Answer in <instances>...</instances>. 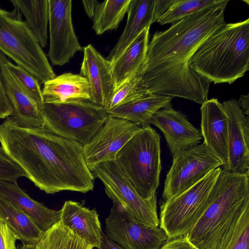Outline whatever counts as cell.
Here are the masks:
<instances>
[{
  "instance_id": "2",
  "label": "cell",
  "mask_w": 249,
  "mask_h": 249,
  "mask_svg": "<svg viewBox=\"0 0 249 249\" xmlns=\"http://www.w3.org/2000/svg\"><path fill=\"white\" fill-rule=\"evenodd\" d=\"M0 147L40 190L87 193L94 177L84 158L83 145L43 127H27L11 117L0 124Z\"/></svg>"
},
{
  "instance_id": "9",
  "label": "cell",
  "mask_w": 249,
  "mask_h": 249,
  "mask_svg": "<svg viewBox=\"0 0 249 249\" xmlns=\"http://www.w3.org/2000/svg\"><path fill=\"white\" fill-rule=\"evenodd\" d=\"M91 172L103 182L108 196L121 204L135 221L148 226H159L157 196L150 199L142 198L116 160L100 163Z\"/></svg>"
},
{
  "instance_id": "15",
  "label": "cell",
  "mask_w": 249,
  "mask_h": 249,
  "mask_svg": "<svg viewBox=\"0 0 249 249\" xmlns=\"http://www.w3.org/2000/svg\"><path fill=\"white\" fill-rule=\"evenodd\" d=\"M7 59L6 55L0 51L2 81L6 95L13 107L11 118L22 126L43 127V107L28 93L9 70Z\"/></svg>"
},
{
  "instance_id": "25",
  "label": "cell",
  "mask_w": 249,
  "mask_h": 249,
  "mask_svg": "<svg viewBox=\"0 0 249 249\" xmlns=\"http://www.w3.org/2000/svg\"><path fill=\"white\" fill-rule=\"evenodd\" d=\"M249 202L225 222L210 249H249Z\"/></svg>"
},
{
  "instance_id": "19",
  "label": "cell",
  "mask_w": 249,
  "mask_h": 249,
  "mask_svg": "<svg viewBox=\"0 0 249 249\" xmlns=\"http://www.w3.org/2000/svg\"><path fill=\"white\" fill-rule=\"evenodd\" d=\"M61 211L60 221L64 226L93 248L99 249L103 231L95 209L90 210L77 202L68 200Z\"/></svg>"
},
{
  "instance_id": "36",
  "label": "cell",
  "mask_w": 249,
  "mask_h": 249,
  "mask_svg": "<svg viewBox=\"0 0 249 249\" xmlns=\"http://www.w3.org/2000/svg\"><path fill=\"white\" fill-rule=\"evenodd\" d=\"M13 112V107L4 89L0 70V119L11 116Z\"/></svg>"
},
{
  "instance_id": "21",
  "label": "cell",
  "mask_w": 249,
  "mask_h": 249,
  "mask_svg": "<svg viewBox=\"0 0 249 249\" xmlns=\"http://www.w3.org/2000/svg\"><path fill=\"white\" fill-rule=\"evenodd\" d=\"M0 196L30 216L43 232L60 220L61 211L50 209L30 197L17 182L0 181Z\"/></svg>"
},
{
  "instance_id": "23",
  "label": "cell",
  "mask_w": 249,
  "mask_h": 249,
  "mask_svg": "<svg viewBox=\"0 0 249 249\" xmlns=\"http://www.w3.org/2000/svg\"><path fill=\"white\" fill-rule=\"evenodd\" d=\"M43 85L42 92L44 103L89 101V83L80 74L63 73L47 81Z\"/></svg>"
},
{
  "instance_id": "37",
  "label": "cell",
  "mask_w": 249,
  "mask_h": 249,
  "mask_svg": "<svg viewBox=\"0 0 249 249\" xmlns=\"http://www.w3.org/2000/svg\"><path fill=\"white\" fill-rule=\"evenodd\" d=\"M93 247L73 233L66 249H93Z\"/></svg>"
},
{
  "instance_id": "20",
  "label": "cell",
  "mask_w": 249,
  "mask_h": 249,
  "mask_svg": "<svg viewBox=\"0 0 249 249\" xmlns=\"http://www.w3.org/2000/svg\"><path fill=\"white\" fill-rule=\"evenodd\" d=\"M156 0H131L124 31L106 59L110 63L116 59L145 28L155 22Z\"/></svg>"
},
{
  "instance_id": "43",
  "label": "cell",
  "mask_w": 249,
  "mask_h": 249,
  "mask_svg": "<svg viewBox=\"0 0 249 249\" xmlns=\"http://www.w3.org/2000/svg\"><path fill=\"white\" fill-rule=\"evenodd\" d=\"M36 249H44L43 243L41 237L36 244Z\"/></svg>"
},
{
  "instance_id": "10",
  "label": "cell",
  "mask_w": 249,
  "mask_h": 249,
  "mask_svg": "<svg viewBox=\"0 0 249 249\" xmlns=\"http://www.w3.org/2000/svg\"><path fill=\"white\" fill-rule=\"evenodd\" d=\"M221 160L204 142L185 150L173 157L164 182L163 201L187 190L213 169L223 166Z\"/></svg>"
},
{
  "instance_id": "32",
  "label": "cell",
  "mask_w": 249,
  "mask_h": 249,
  "mask_svg": "<svg viewBox=\"0 0 249 249\" xmlns=\"http://www.w3.org/2000/svg\"><path fill=\"white\" fill-rule=\"evenodd\" d=\"M72 234L58 221L43 232L41 238L44 249H66Z\"/></svg>"
},
{
  "instance_id": "27",
  "label": "cell",
  "mask_w": 249,
  "mask_h": 249,
  "mask_svg": "<svg viewBox=\"0 0 249 249\" xmlns=\"http://www.w3.org/2000/svg\"><path fill=\"white\" fill-rule=\"evenodd\" d=\"M11 2L19 9L41 48H45L48 38L49 0H12Z\"/></svg>"
},
{
  "instance_id": "24",
  "label": "cell",
  "mask_w": 249,
  "mask_h": 249,
  "mask_svg": "<svg viewBox=\"0 0 249 249\" xmlns=\"http://www.w3.org/2000/svg\"><path fill=\"white\" fill-rule=\"evenodd\" d=\"M149 28L144 29L125 51L110 63L114 92L142 68L149 43Z\"/></svg>"
},
{
  "instance_id": "34",
  "label": "cell",
  "mask_w": 249,
  "mask_h": 249,
  "mask_svg": "<svg viewBox=\"0 0 249 249\" xmlns=\"http://www.w3.org/2000/svg\"><path fill=\"white\" fill-rule=\"evenodd\" d=\"M17 234L0 216V249H17Z\"/></svg>"
},
{
  "instance_id": "29",
  "label": "cell",
  "mask_w": 249,
  "mask_h": 249,
  "mask_svg": "<svg viewBox=\"0 0 249 249\" xmlns=\"http://www.w3.org/2000/svg\"><path fill=\"white\" fill-rule=\"evenodd\" d=\"M223 0H175L157 21L161 25L173 24L200 11L215 6Z\"/></svg>"
},
{
  "instance_id": "22",
  "label": "cell",
  "mask_w": 249,
  "mask_h": 249,
  "mask_svg": "<svg viewBox=\"0 0 249 249\" xmlns=\"http://www.w3.org/2000/svg\"><path fill=\"white\" fill-rule=\"evenodd\" d=\"M172 99L169 96L146 92L106 111L108 116L125 119L144 128L150 126L156 112L171 106Z\"/></svg>"
},
{
  "instance_id": "16",
  "label": "cell",
  "mask_w": 249,
  "mask_h": 249,
  "mask_svg": "<svg viewBox=\"0 0 249 249\" xmlns=\"http://www.w3.org/2000/svg\"><path fill=\"white\" fill-rule=\"evenodd\" d=\"M150 124L162 132L173 158L200 144L203 139L200 131L188 121L184 114L173 109L172 106L156 112L150 120Z\"/></svg>"
},
{
  "instance_id": "33",
  "label": "cell",
  "mask_w": 249,
  "mask_h": 249,
  "mask_svg": "<svg viewBox=\"0 0 249 249\" xmlns=\"http://www.w3.org/2000/svg\"><path fill=\"white\" fill-rule=\"evenodd\" d=\"M26 174L22 168L0 147V181L16 182Z\"/></svg>"
},
{
  "instance_id": "1",
  "label": "cell",
  "mask_w": 249,
  "mask_h": 249,
  "mask_svg": "<svg viewBox=\"0 0 249 249\" xmlns=\"http://www.w3.org/2000/svg\"><path fill=\"white\" fill-rule=\"evenodd\" d=\"M229 0L186 17L154 33L138 74L142 91L184 98L199 104L208 99L211 82L190 67L202 42L225 23Z\"/></svg>"
},
{
  "instance_id": "11",
  "label": "cell",
  "mask_w": 249,
  "mask_h": 249,
  "mask_svg": "<svg viewBox=\"0 0 249 249\" xmlns=\"http://www.w3.org/2000/svg\"><path fill=\"white\" fill-rule=\"evenodd\" d=\"M113 205L106 219L107 236L124 249H160L168 237L160 227L135 221L120 203Z\"/></svg>"
},
{
  "instance_id": "4",
  "label": "cell",
  "mask_w": 249,
  "mask_h": 249,
  "mask_svg": "<svg viewBox=\"0 0 249 249\" xmlns=\"http://www.w3.org/2000/svg\"><path fill=\"white\" fill-rule=\"evenodd\" d=\"M249 202V175L222 168L209 196L208 205L191 231L189 240L199 249H210L228 219Z\"/></svg>"
},
{
  "instance_id": "26",
  "label": "cell",
  "mask_w": 249,
  "mask_h": 249,
  "mask_svg": "<svg viewBox=\"0 0 249 249\" xmlns=\"http://www.w3.org/2000/svg\"><path fill=\"white\" fill-rule=\"evenodd\" d=\"M0 216L24 243H36L43 233L32 218L0 196Z\"/></svg>"
},
{
  "instance_id": "13",
  "label": "cell",
  "mask_w": 249,
  "mask_h": 249,
  "mask_svg": "<svg viewBox=\"0 0 249 249\" xmlns=\"http://www.w3.org/2000/svg\"><path fill=\"white\" fill-rule=\"evenodd\" d=\"M50 46L48 56L54 66H62L81 51L72 21V0H49Z\"/></svg>"
},
{
  "instance_id": "14",
  "label": "cell",
  "mask_w": 249,
  "mask_h": 249,
  "mask_svg": "<svg viewBox=\"0 0 249 249\" xmlns=\"http://www.w3.org/2000/svg\"><path fill=\"white\" fill-rule=\"evenodd\" d=\"M227 116L229 165L231 173L249 175V118L235 99L222 103Z\"/></svg>"
},
{
  "instance_id": "28",
  "label": "cell",
  "mask_w": 249,
  "mask_h": 249,
  "mask_svg": "<svg viewBox=\"0 0 249 249\" xmlns=\"http://www.w3.org/2000/svg\"><path fill=\"white\" fill-rule=\"evenodd\" d=\"M131 0H107L97 4L92 28L97 35L116 29L127 12Z\"/></svg>"
},
{
  "instance_id": "7",
  "label": "cell",
  "mask_w": 249,
  "mask_h": 249,
  "mask_svg": "<svg viewBox=\"0 0 249 249\" xmlns=\"http://www.w3.org/2000/svg\"><path fill=\"white\" fill-rule=\"evenodd\" d=\"M43 111L44 128L83 145L91 140L108 117L105 108L89 101L44 103Z\"/></svg>"
},
{
  "instance_id": "18",
  "label": "cell",
  "mask_w": 249,
  "mask_h": 249,
  "mask_svg": "<svg viewBox=\"0 0 249 249\" xmlns=\"http://www.w3.org/2000/svg\"><path fill=\"white\" fill-rule=\"evenodd\" d=\"M201 134L207 147L221 160L222 169L229 165L227 116L217 99H207L200 107Z\"/></svg>"
},
{
  "instance_id": "40",
  "label": "cell",
  "mask_w": 249,
  "mask_h": 249,
  "mask_svg": "<svg viewBox=\"0 0 249 249\" xmlns=\"http://www.w3.org/2000/svg\"><path fill=\"white\" fill-rule=\"evenodd\" d=\"M98 2V1L96 0L82 1L84 10L90 19H93L96 7Z\"/></svg>"
},
{
  "instance_id": "6",
  "label": "cell",
  "mask_w": 249,
  "mask_h": 249,
  "mask_svg": "<svg viewBox=\"0 0 249 249\" xmlns=\"http://www.w3.org/2000/svg\"><path fill=\"white\" fill-rule=\"evenodd\" d=\"M116 160L142 198L156 196L161 165L160 136L154 128H142L119 152Z\"/></svg>"
},
{
  "instance_id": "31",
  "label": "cell",
  "mask_w": 249,
  "mask_h": 249,
  "mask_svg": "<svg viewBox=\"0 0 249 249\" xmlns=\"http://www.w3.org/2000/svg\"><path fill=\"white\" fill-rule=\"evenodd\" d=\"M138 73L131 76L115 91L106 110L114 108L145 93L148 92L138 89Z\"/></svg>"
},
{
  "instance_id": "17",
  "label": "cell",
  "mask_w": 249,
  "mask_h": 249,
  "mask_svg": "<svg viewBox=\"0 0 249 249\" xmlns=\"http://www.w3.org/2000/svg\"><path fill=\"white\" fill-rule=\"evenodd\" d=\"M80 74L89 83L90 102L107 108L114 92L111 63L91 45L83 48Z\"/></svg>"
},
{
  "instance_id": "5",
  "label": "cell",
  "mask_w": 249,
  "mask_h": 249,
  "mask_svg": "<svg viewBox=\"0 0 249 249\" xmlns=\"http://www.w3.org/2000/svg\"><path fill=\"white\" fill-rule=\"evenodd\" d=\"M0 7V51L34 76L40 85L56 75L19 9Z\"/></svg>"
},
{
  "instance_id": "41",
  "label": "cell",
  "mask_w": 249,
  "mask_h": 249,
  "mask_svg": "<svg viewBox=\"0 0 249 249\" xmlns=\"http://www.w3.org/2000/svg\"><path fill=\"white\" fill-rule=\"evenodd\" d=\"M238 105L243 111L244 114L249 116V95H241L238 101H237Z\"/></svg>"
},
{
  "instance_id": "39",
  "label": "cell",
  "mask_w": 249,
  "mask_h": 249,
  "mask_svg": "<svg viewBox=\"0 0 249 249\" xmlns=\"http://www.w3.org/2000/svg\"><path fill=\"white\" fill-rule=\"evenodd\" d=\"M98 249H124L116 242L109 238L103 232Z\"/></svg>"
},
{
  "instance_id": "12",
  "label": "cell",
  "mask_w": 249,
  "mask_h": 249,
  "mask_svg": "<svg viewBox=\"0 0 249 249\" xmlns=\"http://www.w3.org/2000/svg\"><path fill=\"white\" fill-rule=\"evenodd\" d=\"M142 128L128 120L108 116L91 140L83 145L86 164L91 172L98 164L116 160L121 149Z\"/></svg>"
},
{
  "instance_id": "8",
  "label": "cell",
  "mask_w": 249,
  "mask_h": 249,
  "mask_svg": "<svg viewBox=\"0 0 249 249\" xmlns=\"http://www.w3.org/2000/svg\"><path fill=\"white\" fill-rule=\"evenodd\" d=\"M221 169H213L187 190L161 203L160 227L168 238L191 231L208 205L210 192Z\"/></svg>"
},
{
  "instance_id": "38",
  "label": "cell",
  "mask_w": 249,
  "mask_h": 249,
  "mask_svg": "<svg viewBox=\"0 0 249 249\" xmlns=\"http://www.w3.org/2000/svg\"><path fill=\"white\" fill-rule=\"evenodd\" d=\"M175 0H156L155 17L157 22L173 4Z\"/></svg>"
},
{
  "instance_id": "35",
  "label": "cell",
  "mask_w": 249,
  "mask_h": 249,
  "mask_svg": "<svg viewBox=\"0 0 249 249\" xmlns=\"http://www.w3.org/2000/svg\"><path fill=\"white\" fill-rule=\"evenodd\" d=\"M160 249H199L192 243L187 235L168 238Z\"/></svg>"
},
{
  "instance_id": "30",
  "label": "cell",
  "mask_w": 249,
  "mask_h": 249,
  "mask_svg": "<svg viewBox=\"0 0 249 249\" xmlns=\"http://www.w3.org/2000/svg\"><path fill=\"white\" fill-rule=\"evenodd\" d=\"M6 63L9 70L25 90L40 106L43 107L44 100L42 92L37 79L22 67L14 64L8 59Z\"/></svg>"
},
{
  "instance_id": "3",
  "label": "cell",
  "mask_w": 249,
  "mask_h": 249,
  "mask_svg": "<svg viewBox=\"0 0 249 249\" xmlns=\"http://www.w3.org/2000/svg\"><path fill=\"white\" fill-rule=\"evenodd\" d=\"M191 68L214 84H231L249 68V18L225 23L204 40L191 57Z\"/></svg>"
},
{
  "instance_id": "42",
  "label": "cell",
  "mask_w": 249,
  "mask_h": 249,
  "mask_svg": "<svg viewBox=\"0 0 249 249\" xmlns=\"http://www.w3.org/2000/svg\"><path fill=\"white\" fill-rule=\"evenodd\" d=\"M36 243L33 244L22 243L21 245L17 247V249H36Z\"/></svg>"
}]
</instances>
